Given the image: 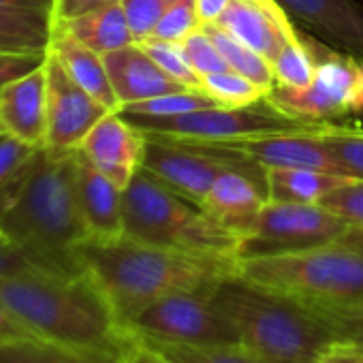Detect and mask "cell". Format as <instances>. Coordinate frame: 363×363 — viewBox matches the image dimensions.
<instances>
[{"mask_svg": "<svg viewBox=\"0 0 363 363\" xmlns=\"http://www.w3.org/2000/svg\"><path fill=\"white\" fill-rule=\"evenodd\" d=\"M318 206L327 208L335 216L344 218L352 227H363V179L350 177L329 195H325Z\"/></svg>", "mask_w": 363, "mask_h": 363, "instance_id": "e575fe53", "label": "cell"}, {"mask_svg": "<svg viewBox=\"0 0 363 363\" xmlns=\"http://www.w3.org/2000/svg\"><path fill=\"white\" fill-rule=\"evenodd\" d=\"M265 177L267 199L295 203H318L325 195L350 179L308 167H269L265 169Z\"/></svg>", "mask_w": 363, "mask_h": 363, "instance_id": "7402d4cb", "label": "cell"}, {"mask_svg": "<svg viewBox=\"0 0 363 363\" xmlns=\"http://www.w3.org/2000/svg\"><path fill=\"white\" fill-rule=\"evenodd\" d=\"M77 199L90 238L109 240L124 235L122 189L103 175L77 150Z\"/></svg>", "mask_w": 363, "mask_h": 363, "instance_id": "ac0fdd59", "label": "cell"}, {"mask_svg": "<svg viewBox=\"0 0 363 363\" xmlns=\"http://www.w3.org/2000/svg\"><path fill=\"white\" fill-rule=\"evenodd\" d=\"M208 107H223L218 101H214L203 90H184V92H173L154 96L147 101H139L133 105H126L120 109L122 116H145V118H167V116H179L197 109Z\"/></svg>", "mask_w": 363, "mask_h": 363, "instance_id": "4316f807", "label": "cell"}, {"mask_svg": "<svg viewBox=\"0 0 363 363\" xmlns=\"http://www.w3.org/2000/svg\"><path fill=\"white\" fill-rule=\"evenodd\" d=\"M124 235L182 252L238 259L242 238L139 169L122 191Z\"/></svg>", "mask_w": 363, "mask_h": 363, "instance_id": "8992f818", "label": "cell"}, {"mask_svg": "<svg viewBox=\"0 0 363 363\" xmlns=\"http://www.w3.org/2000/svg\"><path fill=\"white\" fill-rule=\"evenodd\" d=\"M318 130L276 133V135L242 137V139H227V141H195V143L238 152L244 158H248L265 169H269V167H308V169H318V171L350 177L348 171L333 158V154L318 139ZM177 141H189V139H177Z\"/></svg>", "mask_w": 363, "mask_h": 363, "instance_id": "7c38bea8", "label": "cell"}, {"mask_svg": "<svg viewBox=\"0 0 363 363\" xmlns=\"http://www.w3.org/2000/svg\"><path fill=\"white\" fill-rule=\"evenodd\" d=\"M318 139L333 154V158L348 171L350 177L363 179V128L327 122L318 130Z\"/></svg>", "mask_w": 363, "mask_h": 363, "instance_id": "f546056e", "label": "cell"}, {"mask_svg": "<svg viewBox=\"0 0 363 363\" xmlns=\"http://www.w3.org/2000/svg\"><path fill=\"white\" fill-rule=\"evenodd\" d=\"M344 218L318 203L267 199L250 229L242 235L238 259L297 252L329 244L350 231Z\"/></svg>", "mask_w": 363, "mask_h": 363, "instance_id": "9c48e42d", "label": "cell"}, {"mask_svg": "<svg viewBox=\"0 0 363 363\" xmlns=\"http://www.w3.org/2000/svg\"><path fill=\"white\" fill-rule=\"evenodd\" d=\"M103 62L118 96L120 109L139 101H147L162 94L191 90L169 77L139 43H130L116 52L103 54Z\"/></svg>", "mask_w": 363, "mask_h": 363, "instance_id": "9a60e30c", "label": "cell"}, {"mask_svg": "<svg viewBox=\"0 0 363 363\" xmlns=\"http://www.w3.org/2000/svg\"><path fill=\"white\" fill-rule=\"evenodd\" d=\"M145 135L120 111H109L82 141L79 152L118 189H126L141 169Z\"/></svg>", "mask_w": 363, "mask_h": 363, "instance_id": "4fadbf2b", "label": "cell"}, {"mask_svg": "<svg viewBox=\"0 0 363 363\" xmlns=\"http://www.w3.org/2000/svg\"><path fill=\"white\" fill-rule=\"evenodd\" d=\"M50 50L56 54V58L60 60V65L73 77L75 84H79L88 94H92L107 109L120 111V103L113 92V86L109 82V75H107L101 54L82 45L77 39H73L69 33H65L60 28H54Z\"/></svg>", "mask_w": 363, "mask_h": 363, "instance_id": "ffe728a7", "label": "cell"}, {"mask_svg": "<svg viewBox=\"0 0 363 363\" xmlns=\"http://www.w3.org/2000/svg\"><path fill=\"white\" fill-rule=\"evenodd\" d=\"M276 86L282 88H293V90H303L312 84L314 77V58L306 43L301 41V35L297 33L295 39H291L276 60L272 62Z\"/></svg>", "mask_w": 363, "mask_h": 363, "instance_id": "f1b7e54d", "label": "cell"}, {"mask_svg": "<svg viewBox=\"0 0 363 363\" xmlns=\"http://www.w3.org/2000/svg\"><path fill=\"white\" fill-rule=\"evenodd\" d=\"M212 299L235 327L240 344L267 363H312L335 340L308 306L240 276L220 282Z\"/></svg>", "mask_w": 363, "mask_h": 363, "instance_id": "277c9868", "label": "cell"}, {"mask_svg": "<svg viewBox=\"0 0 363 363\" xmlns=\"http://www.w3.org/2000/svg\"><path fill=\"white\" fill-rule=\"evenodd\" d=\"M135 337V335H133ZM145 346L160 352L171 363H267L244 344H214V346H195V344H171V342H156L143 340Z\"/></svg>", "mask_w": 363, "mask_h": 363, "instance_id": "d4e9b609", "label": "cell"}, {"mask_svg": "<svg viewBox=\"0 0 363 363\" xmlns=\"http://www.w3.org/2000/svg\"><path fill=\"white\" fill-rule=\"evenodd\" d=\"M238 276L303 306L363 301V227L342 238L284 255L238 259Z\"/></svg>", "mask_w": 363, "mask_h": 363, "instance_id": "5b68a950", "label": "cell"}, {"mask_svg": "<svg viewBox=\"0 0 363 363\" xmlns=\"http://www.w3.org/2000/svg\"><path fill=\"white\" fill-rule=\"evenodd\" d=\"M0 231L43 269L58 276L84 274L75 250L90 233L77 199V150L39 152L0 216Z\"/></svg>", "mask_w": 363, "mask_h": 363, "instance_id": "3957f363", "label": "cell"}, {"mask_svg": "<svg viewBox=\"0 0 363 363\" xmlns=\"http://www.w3.org/2000/svg\"><path fill=\"white\" fill-rule=\"evenodd\" d=\"M301 41L314 58L312 84L303 90L274 86L265 99L276 109L308 122H329L346 113H361L363 60L325 50L308 35H301Z\"/></svg>", "mask_w": 363, "mask_h": 363, "instance_id": "ba28073f", "label": "cell"}, {"mask_svg": "<svg viewBox=\"0 0 363 363\" xmlns=\"http://www.w3.org/2000/svg\"><path fill=\"white\" fill-rule=\"evenodd\" d=\"M197 28H201L197 0H175L162 16V20L158 22V26L154 28L152 37L160 41L182 43Z\"/></svg>", "mask_w": 363, "mask_h": 363, "instance_id": "1f68e13d", "label": "cell"}, {"mask_svg": "<svg viewBox=\"0 0 363 363\" xmlns=\"http://www.w3.org/2000/svg\"><path fill=\"white\" fill-rule=\"evenodd\" d=\"M45 56H30V54H0V90L9 82L39 69L45 62Z\"/></svg>", "mask_w": 363, "mask_h": 363, "instance_id": "74e56055", "label": "cell"}, {"mask_svg": "<svg viewBox=\"0 0 363 363\" xmlns=\"http://www.w3.org/2000/svg\"><path fill=\"white\" fill-rule=\"evenodd\" d=\"M265 201L267 191L255 177L238 169H227L216 177L201 210L242 238L263 210Z\"/></svg>", "mask_w": 363, "mask_h": 363, "instance_id": "e0dca14e", "label": "cell"}, {"mask_svg": "<svg viewBox=\"0 0 363 363\" xmlns=\"http://www.w3.org/2000/svg\"><path fill=\"white\" fill-rule=\"evenodd\" d=\"M229 3H231V0H197V9H199L201 24L218 22V18L229 7Z\"/></svg>", "mask_w": 363, "mask_h": 363, "instance_id": "ee69618b", "label": "cell"}, {"mask_svg": "<svg viewBox=\"0 0 363 363\" xmlns=\"http://www.w3.org/2000/svg\"><path fill=\"white\" fill-rule=\"evenodd\" d=\"M143 135L189 141H227L276 133H312L327 122H308L276 109L267 99L248 107H208L179 116H124Z\"/></svg>", "mask_w": 363, "mask_h": 363, "instance_id": "52a82bcc", "label": "cell"}, {"mask_svg": "<svg viewBox=\"0 0 363 363\" xmlns=\"http://www.w3.org/2000/svg\"><path fill=\"white\" fill-rule=\"evenodd\" d=\"M139 45L145 50V54L175 82H179L182 86H186L191 90H201V77L195 73V69L189 65L184 52H182L179 43H171V41H160V39H143L139 41Z\"/></svg>", "mask_w": 363, "mask_h": 363, "instance_id": "4dcf8cb0", "label": "cell"}, {"mask_svg": "<svg viewBox=\"0 0 363 363\" xmlns=\"http://www.w3.org/2000/svg\"><path fill=\"white\" fill-rule=\"evenodd\" d=\"M18 337H35V335L7 310L3 301H0V344H5L9 340H18Z\"/></svg>", "mask_w": 363, "mask_h": 363, "instance_id": "b9f144b4", "label": "cell"}, {"mask_svg": "<svg viewBox=\"0 0 363 363\" xmlns=\"http://www.w3.org/2000/svg\"><path fill=\"white\" fill-rule=\"evenodd\" d=\"M179 48H182V52H184L189 65L195 69V73L199 77L231 71L229 62L225 60V56L220 54L216 43L206 35L203 28H197L195 33H191L184 41L179 43Z\"/></svg>", "mask_w": 363, "mask_h": 363, "instance_id": "d6a6232c", "label": "cell"}, {"mask_svg": "<svg viewBox=\"0 0 363 363\" xmlns=\"http://www.w3.org/2000/svg\"><path fill=\"white\" fill-rule=\"evenodd\" d=\"M54 28L69 33L82 45L90 48L92 52L101 56L135 43L126 11L122 7V0L111 3L107 7H101L96 11H90L82 18H75L71 22L56 24Z\"/></svg>", "mask_w": 363, "mask_h": 363, "instance_id": "44dd1931", "label": "cell"}, {"mask_svg": "<svg viewBox=\"0 0 363 363\" xmlns=\"http://www.w3.org/2000/svg\"><path fill=\"white\" fill-rule=\"evenodd\" d=\"M0 301L35 337L107 363L133 344V333L118 323L88 274L0 278Z\"/></svg>", "mask_w": 363, "mask_h": 363, "instance_id": "7a4b0ae2", "label": "cell"}, {"mask_svg": "<svg viewBox=\"0 0 363 363\" xmlns=\"http://www.w3.org/2000/svg\"><path fill=\"white\" fill-rule=\"evenodd\" d=\"M3 135H7V126H5L3 118H0V137H3Z\"/></svg>", "mask_w": 363, "mask_h": 363, "instance_id": "f6af8a7d", "label": "cell"}, {"mask_svg": "<svg viewBox=\"0 0 363 363\" xmlns=\"http://www.w3.org/2000/svg\"><path fill=\"white\" fill-rule=\"evenodd\" d=\"M201 90L210 94L214 101H218L223 107H248L263 101L269 94L265 88L257 86L252 79L235 71L201 77Z\"/></svg>", "mask_w": 363, "mask_h": 363, "instance_id": "83f0119b", "label": "cell"}, {"mask_svg": "<svg viewBox=\"0 0 363 363\" xmlns=\"http://www.w3.org/2000/svg\"><path fill=\"white\" fill-rule=\"evenodd\" d=\"M54 0H0V11H28V13H50Z\"/></svg>", "mask_w": 363, "mask_h": 363, "instance_id": "7bdbcfd3", "label": "cell"}, {"mask_svg": "<svg viewBox=\"0 0 363 363\" xmlns=\"http://www.w3.org/2000/svg\"><path fill=\"white\" fill-rule=\"evenodd\" d=\"M52 274L37 265L24 250H20L3 231H0V278H18V276H39Z\"/></svg>", "mask_w": 363, "mask_h": 363, "instance_id": "8d00e7d4", "label": "cell"}, {"mask_svg": "<svg viewBox=\"0 0 363 363\" xmlns=\"http://www.w3.org/2000/svg\"><path fill=\"white\" fill-rule=\"evenodd\" d=\"M216 24L261 54L269 65L297 37L291 18L280 5H263L257 0H231Z\"/></svg>", "mask_w": 363, "mask_h": 363, "instance_id": "5bb4252c", "label": "cell"}, {"mask_svg": "<svg viewBox=\"0 0 363 363\" xmlns=\"http://www.w3.org/2000/svg\"><path fill=\"white\" fill-rule=\"evenodd\" d=\"M201 28L206 30V35L216 43V48L220 50V54L225 56V60L229 62L231 71L252 79L257 86L265 88L267 92L274 90L276 86V77H274V69L272 65L257 54L252 48H248L246 43H242L240 39H235L231 33H227L223 26H218L216 22L210 24H201Z\"/></svg>", "mask_w": 363, "mask_h": 363, "instance_id": "cb8c5ba5", "label": "cell"}, {"mask_svg": "<svg viewBox=\"0 0 363 363\" xmlns=\"http://www.w3.org/2000/svg\"><path fill=\"white\" fill-rule=\"evenodd\" d=\"M257 3H263V5H278L276 0H257Z\"/></svg>", "mask_w": 363, "mask_h": 363, "instance_id": "bcb514c9", "label": "cell"}, {"mask_svg": "<svg viewBox=\"0 0 363 363\" xmlns=\"http://www.w3.org/2000/svg\"><path fill=\"white\" fill-rule=\"evenodd\" d=\"M212 293L191 291L162 297L139 312L126 329L135 337L171 344H240L235 327L214 303Z\"/></svg>", "mask_w": 363, "mask_h": 363, "instance_id": "30bf717a", "label": "cell"}, {"mask_svg": "<svg viewBox=\"0 0 363 363\" xmlns=\"http://www.w3.org/2000/svg\"><path fill=\"white\" fill-rule=\"evenodd\" d=\"M0 363H107V361L41 337H18L0 344Z\"/></svg>", "mask_w": 363, "mask_h": 363, "instance_id": "484cf974", "label": "cell"}, {"mask_svg": "<svg viewBox=\"0 0 363 363\" xmlns=\"http://www.w3.org/2000/svg\"><path fill=\"white\" fill-rule=\"evenodd\" d=\"M175 0H122L135 43L150 39L167 9Z\"/></svg>", "mask_w": 363, "mask_h": 363, "instance_id": "d590c367", "label": "cell"}, {"mask_svg": "<svg viewBox=\"0 0 363 363\" xmlns=\"http://www.w3.org/2000/svg\"><path fill=\"white\" fill-rule=\"evenodd\" d=\"M52 37L54 20L50 13L0 11V54L45 56Z\"/></svg>", "mask_w": 363, "mask_h": 363, "instance_id": "603a6c76", "label": "cell"}, {"mask_svg": "<svg viewBox=\"0 0 363 363\" xmlns=\"http://www.w3.org/2000/svg\"><path fill=\"white\" fill-rule=\"evenodd\" d=\"M118 0H54V9H52V20L56 24L71 22L75 18H82L90 11H96L101 7H107Z\"/></svg>", "mask_w": 363, "mask_h": 363, "instance_id": "ab89813d", "label": "cell"}, {"mask_svg": "<svg viewBox=\"0 0 363 363\" xmlns=\"http://www.w3.org/2000/svg\"><path fill=\"white\" fill-rule=\"evenodd\" d=\"M308 308L329 325L335 337L363 344V301L342 303V306H308Z\"/></svg>", "mask_w": 363, "mask_h": 363, "instance_id": "836d02e7", "label": "cell"}, {"mask_svg": "<svg viewBox=\"0 0 363 363\" xmlns=\"http://www.w3.org/2000/svg\"><path fill=\"white\" fill-rule=\"evenodd\" d=\"M116 363H171V361L164 359L154 348H150L143 342H139L137 337H133V344L118 357Z\"/></svg>", "mask_w": 363, "mask_h": 363, "instance_id": "60d3db41", "label": "cell"}, {"mask_svg": "<svg viewBox=\"0 0 363 363\" xmlns=\"http://www.w3.org/2000/svg\"><path fill=\"white\" fill-rule=\"evenodd\" d=\"M312 363H363V344L335 337L320 348Z\"/></svg>", "mask_w": 363, "mask_h": 363, "instance_id": "f35d334b", "label": "cell"}, {"mask_svg": "<svg viewBox=\"0 0 363 363\" xmlns=\"http://www.w3.org/2000/svg\"><path fill=\"white\" fill-rule=\"evenodd\" d=\"M48 73V152H75L86 135L111 111L88 94L65 71L56 54L50 50L45 58Z\"/></svg>", "mask_w": 363, "mask_h": 363, "instance_id": "8fae6325", "label": "cell"}, {"mask_svg": "<svg viewBox=\"0 0 363 363\" xmlns=\"http://www.w3.org/2000/svg\"><path fill=\"white\" fill-rule=\"evenodd\" d=\"M286 11L308 24L320 37L363 54V11L352 0H276Z\"/></svg>", "mask_w": 363, "mask_h": 363, "instance_id": "d6986e66", "label": "cell"}, {"mask_svg": "<svg viewBox=\"0 0 363 363\" xmlns=\"http://www.w3.org/2000/svg\"><path fill=\"white\" fill-rule=\"evenodd\" d=\"M84 274L96 284L122 327L154 301L173 293H212L238 276V259L182 252L126 235L88 238L75 250Z\"/></svg>", "mask_w": 363, "mask_h": 363, "instance_id": "6da1fadb", "label": "cell"}, {"mask_svg": "<svg viewBox=\"0 0 363 363\" xmlns=\"http://www.w3.org/2000/svg\"><path fill=\"white\" fill-rule=\"evenodd\" d=\"M0 118L7 133L35 145L45 147L48 130V73L45 62L9 82L0 90Z\"/></svg>", "mask_w": 363, "mask_h": 363, "instance_id": "2e32d148", "label": "cell"}]
</instances>
